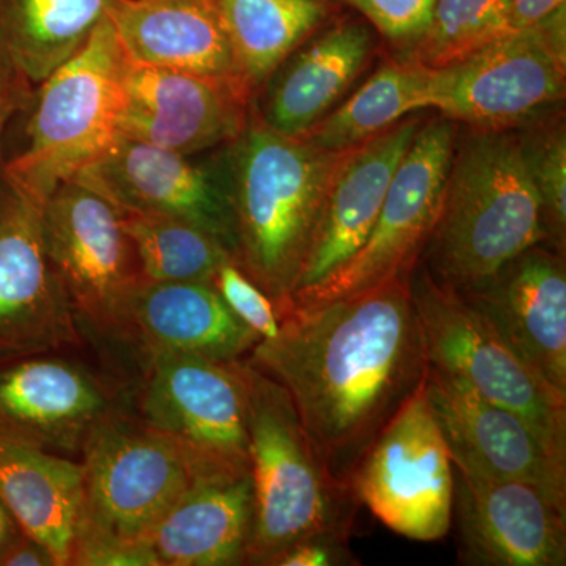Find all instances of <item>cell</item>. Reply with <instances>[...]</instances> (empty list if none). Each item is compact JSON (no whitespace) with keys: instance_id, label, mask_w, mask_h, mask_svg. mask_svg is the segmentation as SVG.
<instances>
[{"instance_id":"cell-33","label":"cell","mask_w":566,"mask_h":566,"mask_svg":"<svg viewBox=\"0 0 566 566\" xmlns=\"http://www.w3.org/2000/svg\"><path fill=\"white\" fill-rule=\"evenodd\" d=\"M212 286L238 318L262 338H274L281 316L273 301L256 286L234 260L223 263L212 277Z\"/></svg>"},{"instance_id":"cell-31","label":"cell","mask_w":566,"mask_h":566,"mask_svg":"<svg viewBox=\"0 0 566 566\" xmlns=\"http://www.w3.org/2000/svg\"><path fill=\"white\" fill-rule=\"evenodd\" d=\"M517 133L542 202L543 245L565 255L566 132L564 115L547 114Z\"/></svg>"},{"instance_id":"cell-32","label":"cell","mask_w":566,"mask_h":566,"mask_svg":"<svg viewBox=\"0 0 566 566\" xmlns=\"http://www.w3.org/2000/svg\"><path fill=\"white\" fill-rule=\"evenodd\" d=\"M346 9L365 18L379 39L406 54L427 31L436 0H340ZM400 54V55H401Z\"/></svg>"},{"instance_id":"cell-28","label":"cell","mask_w":566,"mask_h":566,"mask_svg":"<svg viewBox=\"0 0 566 566\" xmlns=\"http://www.w3.org/2000/svg\"><path fill=\"white\" fill-rule=\"evenodd\" d=\"M431 76L433 70L398 55L300 139L323 150H348L408 115L430 109Z\"/></svg>"},{"instance_id":"cell-19","label":"cell","mask_w":566,"mask_h":566,"mask_svg":"<svg viewBox=\"0 0 566 566\" xmlns=\"http://www.w3.org/2000/svg\"><path fill=\"white\" fill-rule=\"evenodd\" d=\"M112 412L106 387L81 364L51 353L0 364V441L74 455Z\"/></svg>"},{"instance_id":"cell-4","label":"cell","mask_w":566,"mask_h":566,"mask_svg":"<svg viewBox=\"0 0 566 566\" xmlns=\"http://www.w3.org/2000/svg\"><path fill=\"white\" fill-rule=\"evenodd\" d=\"M240 374L253 493L244 565L275 566L316 536L348 539L359 509L353 488L323 463L286 390L245 359Z\"/></svg>"},{"instance_id":"cell-17","label":"cell","mask_w":566,"mask_h":566,"mask_svg":"<svg viewBox=\"0 0 566 566\" xmlns=\"http://www.w3.org/2000/svg\"><path fill=\"white\" fill-rule=\"evenodd\" d=\"M458 558L472 566L566 565V509L521 480L453 465Z\"/></svg>"},{"instance_id":"cell-1","label":"cell","mask_w":566,"mask_h":566,"mask_svg":"<svg viewBox=\"0 0 566 566\" xmlns=\"http://www.w3.org/2000/svg\"><path fill=\"white\" fill-rule=\"evenodd\" d=\"M411 275L344 300L292 305L279 334L245 357L286 390L323 463L345 485L423 381Z\"/></svg>"},{"instance_id":"cell-2","label":"cell","mask_w":566,"mask_h":566,"mask_svg":"<svg viewBox=\"0 0 566 566\" xmlns=\"http://www.w3.org/2000/svg\"><path fill=\"white\" fill-rule=\"evenodd\" d=\"M344 151L275 133L255 109L243 134L226 147L234 262L273 301L279 316L292 304Z\"/></svg>"},{"instance_id":"cell-39","label":"cell","mask_w":566,"mask_h":566,"mask_svg":"<svg viewBox=\"0 0 566 566\" xmlns=\"http://www.w3.org/2000/svg\"><path fill=\"white\" fill-rule=\"evenodd\" d=\"M24 534L20 524H18L17 517L10 512L3 499L0 497V560L6 556L7 551L10 546L17 542L20 536Z\"/></svg>"},{"instance_id":"cell-7","label":"cell","mask_w":566,"mask_h":566,"mask_svg":"<svg viewBox=\"0 0 566 566\" xmlns=\"http://www.w3.org/2000/svg\"><path fill=\"white\" fill-rule=\"evenodd\" d=\"M411 297L428 364L468 382L480 397L523 417L566 457V395L524 364L479 312L422 262L411 275Z\"/></svg>"},{"instance_id":"cell-27","label":"cell","mask_w":566,"mask_h":566,"mask_svg":"<svg viewBox=\"0 0 566 566\" xmlns=\"http://www.w3.org/2000/svg\"><path fill=\"white\" fill-rule=\"evenodd\" d=\"M245 84L255 93L297 48L346 9L340 0H214Z\"/></svg>"},{"instance_id":"cell-8","label":"cell","mask_w":566,"mask_h":566,"mask_svg":"<svg viewBox=\"0 0 566 566\" xmlns=\"http://www.w3.org/2000/svg\"><path fill=\"white\" fill-rule=\"evenodd\" d=\"M457 136L449 118L423 122L363 248L322 282L294 293L290 307L344 300L412 274L438 221Z\"/></svg>"},{"instance_id":"cell-25","label":"cell","mask_w":566,"mask_h":566,"mask_svg":"<svg viewBox=\"0 0 566 566\" xmlns=\"http://www.w3.org/2000/svg\"><path fill=\"white\" fill-rule=\"evenodd\" d=\"M0 497L22 532L70 565L84 510V465L35 447L0 441Z\"/></svg>"},{"instance_id":"cell-37","label":"cell","mask_w":566,"mask_h":566,"mask_svg":"<svg viewBox=\"0 0 566 566\" xmlns=\"http://www.w3.org/2000/svg\"><path fill=\"white\" fill-rule=\"evenodd\" d=\"M0 566H59L54 554L46 546L33 539L32 536L22 534L6 556L0 560Z\"/></svg>"},{"instance_id":"cell-38","label":"cell","mask_w":566,"mask_h":566,"mask_svg":"<svg viewBox=\"0 0 566 566\" xmlns=\"http://www.w3.org/2000/svg\"><path fill=\"white\" fill-rule=\"evenodd\" d=\"M562 6H566V0H515L510 22L512 31H520L545 20L547 14L560 9Z\"/></svg>"},{"instance_id":"cell-5","label":"cell","mask_w":566,"mask_h":566,"mask_svg":"<svg viewBox=\"0 0 566 566\" xmlns=\"http://www.w3.org/2000/svg\"><path fill=\"white\" fill-rule=\"evenodd\" d=\"M128 61L109 18L69 62L41 82L25 145L0 167L43 207L63 182L102 159L120 139Z\"/></svg>"},{"instance_id":"cell-26","label":"cell","mask_w":566,"mask_h":566,"mask_svg":"<svg viewBox=\"0 0 566 566\" xmlns=\"http://www.w3.org/2000/svg\"><path fill=\"white\" fill-rule=\"evenodd\" d=\"M111 0H0V63L39 87L104 20Z\"/></svg>"},{"instance_id":"cell-13","label":"cell","mask_w":566,"mask_h":566,"mask_svg":"<svg viewBox=\"0 0 566 566\" xmlns=\"http://www.w3.org/2000/svg\"><path fill=\"white\" fill-rule=\"evenodd\" d=\"M221 155L211 161L120 137L102 159L73 180L98 192L120 212L192 223L218 238L234 259L226 148Z\"/></svg>"},{"instance_id":"cell-36","label":"cell","mask_w":566,"mask_h":566,"mask_svg":"<svg viewBox=\"0 0 566 566\" xmlns=\"http://www.w3.org/2000/svg\"><path fill=\"white\" fill-rule=\"evenodd\" d=\"M31 87L0 63V136L11 117L29 102Z\"/></svg>"},{"instance_id":"cell-12","label":"cell","mask_w":566,"mask_h":566,"mask_svg":"<svg viewBox=\"0 0 566 566\" xmlns=\"http://www.w3.org/2000/svg\"><path fill=\"white\" fill-rule=\"evenodd\" d=\"M44 245L77 323L112 331L144 279L122 212L81 181L55 189L41 208Z\"/></svg>"},{"instance_id":"cell-34","label":"cell","mask_w":566,"mask_h":566,"mask_svg":"<svg viewBox=\"0 0 566 566\" xmlns=\"http://www.w3.org/2000/svg\"><path fill=\"white\" fill-rule=\"evenodd\" d=\"M70 565L158 566L147 539L126 542L81 524L74 538Z\"/></svg>"},{"instance_id":"cell-23","label":"cell","mask_w":566,"mask_h":566,"mask_svg":"<svg viewBox=\"0 0 566 566\" xmlns=\"http://www.w3.org/2000/svg\"><path fill=\"white\" fill-rule=\"evenodd\" d=\"M107 18L129 65L181 71L249 87L214 0H111Z\"/></svg>"},{"instance_id":"cell-9","label":"cell","mask_w":566,"mask_h":566,"mask_svg":"<svg viewBox=\"0 0 566 566\" xmlns=\"http://www.w3.org/2000/svg\"><path fill=\"white\" fill-rule=\"evenodd\" d=\"M352 488L359 504L395 534L436 542L450 531L455 471L423 381L368 447Z\"/></svg>"},{"instance_id":"cell-10","label":"cell","mask_w":566,"mask_h":566,"mask_svg":"<svg viewBox=\"0 0 566 566\" xmlns=\"http://www.w3.org/2000/svg\"><path fill=\"white\" fill-rule=\"evenodd\" d=\"M147 356L140 423L180 447L196 475L251 474L240 360L216 363L177 353Z\"/></svg>"},{"instance_id":"cell-3","label":"cell","mask_w":566,"mask_h":566,"mask_svg":"<svg viewBox=\"0 0 566 566\" xmlns=\"http://www.w3.org/2000/svg\"><path fill=\"white\" fill-rule=\"evenodd\" d=\"M543 243L542 202L516 132L457 136L423 266L457 293L483 285ZM422 262V260H420Z\"/></svg>"},{"instance_id":"cell-29","label":"cell","mask_w":566,"mask_h":566,"mask_svg":"<svg viewBox=\"0 0 566 566\" xmlns=\"http://www.w3.org/2000/svg\"><path fill=\"white\" fill-rule=\"evenodd\" d=\"M142 279L158 283H211L232 252L192 223L166 216L122 212Z\"/></svg>"},{"instance_id":"cell-22","label":"cell","mask_w":566,"mask_h":566,"mask_svg":"<svg viewBox=\"0 0 566 566\" xmlns=\"http://www.w3.org/2000/svg\"><path fill=\"white\" fill-rule=\"evenodd\" d=\"M114 333L147 354L177 353L216 363L243 360L262 338L223 303L212 283L142 281L123 303Z\"/></svg>"},{"instance_id":"cell-14","label":"cell","mask_w":566,"mask_h":566,"mask_svg":"<svg viewBox=\"0 0 566 566\" xmlns=\"http://www.w3.org/2000/svg\"><path fill=\"white\" fill-rule=\"evenodd\" d=\"M41 208L0 170V364L80 342L44 245Z\"/></svg>"},{"instance_id":"cell-18","label":"cell","mask_w":566,"mask_h":566,"mask_svg":"<svg viewBox=\"0 0 566 566\" xmlns=\"http://www.w3.org/2000/svg\"><path fill=\"white\" fill-rule=\"evenodd\" d=\"M539 378L566 395L565 255L535 244L458 293Z\"/></svg>"},{"instance_id":"cell-35","label":"cell","mask_w":566,"mask_h":566,"mask_svg":"<svg viewBox=\"0 0 566 566\" xmlns=\"http://www.w3.org/2000/svg\"><path fill=\"white\" fill-rule=\"evenodd\" d=\"M337 565H357V560L349 553L348 539L333 538V536H316V538L297 543L275 564V566Z\"/></svg>"},{"instance_id":"cell-16","label":"cell","mask_w":566,"mask_h":566,"mask_svg":"<svg viewBox=\"0 0 566 566\" xmlns=\"http://www.w3.org/2000/svg\"><path fill=\"white\" fill-rule=\"evenodd\" d=\"M253 96L240 82L128 63L120 137L182 155L226 148L251 120Z\"/></svg>"},{"instance_id":"cell-11","label":"cell","mask_w":566,"mask_h":566,"mask_svg":"<svg viewBox=\"0 0 566 566\" xmlns=\"http://www.w3.org/2000/svg\"><path fill=\"white\" fill-rule=\"evenodd\" d=\"M81 453V524L126 542L147 539L196 475L170 439L114 412L93 428Z\"/></svg>"},{"instance_id":"cell-15","label":"cell","mask_w":566,"mask_h":566,"mask_svg":"<svg viewBox=\"0 0 566 566\" xmlns=\"http://www.w3.org/2000/svg\"><path fill=\"white\" fill-rule=\"evenodd\" d=\"M423 389L455 468L532 483L566 509V457L523 417L491 403L463 379L431 364Z\"/></svg>"},{"instance_id":"cell-20","label":"cell","mask_w":566,"mask_h":566,"mask_svg":"<svg viewBox=\"0 0 566 566\" xmlns=\"http://www.w3.org/2000/svg\"><path fill=\"white\" fill-rule=\"evenodd\" d=\"M423 122L419 114L408 115L344 151L327 185L314 241L294 293L322 282L363 248L394 175Z\"/></svg>"},{"instance_id":"cell-30","label":"cell","mask_w":566,"mask_h":566,"mask_svg":"<svg viewBox=\"0 0 566 566\" xmlns=\"http://www.w3.org/2000/svg\"><path fill=\"white\" fill-rule=\"evenodd\" d=\"M515 0H436L427 31L401 57L427 69L452 65L512 32Z\"/></svg>"},{"instance_id":"cell-24","label":"cell","mask_w":566,"mask_h":566,"mask_svg":"<svg viewBox=\"0 0 566 566\" xmlns=\"http://www.w3.org/2000/svg\"><path fill=\"white\" fill-rule=\"evenodd\" d=\"M252 515L251 474L193 475L147 542L158 566L244 565Z\"/></svg>"},{"instance_id":"cell-21","label":"cell","mask_w":566,"mask_h":566,"mask_svg":"<svg viewBox=\"0 0 566 566\" xmlns=\"http://www.w3.org/2000/svg\"><path fill=\"white\" fill-rule=\"evenodd\" d=\"M378 39L365 18L342 11L279 66L256 114L275 133L303 136L344 102L374 57Z\"/></svg>"},{"instance_id":"cell-6","label":"cell","mask_w":566,"mask_h":566,"mask_svg":"<svg viewBox=\"0 0 566 566\" xmlns=\"http://www.w3.org/2000/svg\"><path fill=\"white\" fill-rule=\"evenodd\" d=\"M566 87V6L433 70L430 109L474 132H515L551 114Z\"/></svg>"}]
</instances>
